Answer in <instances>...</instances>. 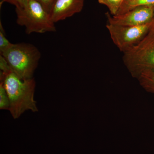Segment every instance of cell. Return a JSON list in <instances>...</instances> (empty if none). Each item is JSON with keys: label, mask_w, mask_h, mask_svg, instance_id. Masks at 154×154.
I'll return each instance as SVG.
<instances>
[{"label": "cell", "mask_w": 154, "mask_h": 154, "mask_svg": "<svg viewBox=\"0 0 154 154\" xmlns=\"http://www.w3.org/2000/svg\"><path fill=\"white\" fill-rule=\"evenodd\" d=\"M0 81L3 83L8 96L9 110L13 118H19L26 110L38 111L34 99L36 84L34 78L21 80L11 72L7 74H0Z\"/></svg>", "instance_id": "obj_1"}, {"label": "cell", "mask_w": 154, "mask_h": 154, "mask_svg": "<svg viewBox=\"0 0 154 154\" xmlns=\"http://www.w3.org/2000/svg\"><path fill=\"white\" fill-rule=\"evenodd\" d=\"M0 54L8 63L12 71L22 80L33 78L41 57L36 46L24 42L12 44Z\"/></svg>", "instance_id": "obj_2"}, {"label": "cell", "mask_w": 154, "mask_h": 154, "mask_svg": "<svg viewBox=\"0 0 154 154\" xmlns=\"http://www.w3.org/2000/svg\"><path fill=\"white\" fill-rule=\"evenodd\" d=\"M122 59L130 73L136 79L143 72L154 70V29L151 28L139 43L124 53Z\"/></svg>", "instance_id": "obj_3"}, {"label": "cell", "mask_w": 154, "mask_h": 154, "mask_svg": "<svg viewBox=\"0 0 154 154\" xmlns=\"http://www.w3.org/2000/svg\"><path fill=\"white\" fill-rule=\"evenodd\" d=\"M16 12L17 23L25 26L27 34L56 31L54 23L49 14L35 0H29L26 7L23 9L16 8Z\"/></svg>", "instance_id": "obj_4"}, {"label": "cell", "mask_w": 154, "mask_h": 154, "mask_svg": "<svg viewBox=\"0 0 154 154\" xmlns=\"http://www.w3.org/2000/svg\"><path fill=\"white\" fill-rule=\"evenodd\" d=\"M152 22L136 26H122L107 23L110 38L120 51L124 53L135 46L148 33Z\"/></svg>", "instance_id": "obj_5"}, {"label": "cell", "mask_w": 154, "mask_h": 154, "mask_svg": "<svg viewBox=\"0 0 154 154\" xmlns=\"http://www.w3.org/2000/svg\"><path fill=\"white\" fill-rule=\"evenodd\" d=\"M106 15L109 24L122 26H140L152 22L154 5L140 6L121 15L112 16L107 12Z\"/></svg>", "instance_id": "obj_6"}, {"label": "cell", "mask_w": 154, "mask_h": 154, "mask_svg": "<svg viewBox=\"0 0 154 154\" xmlns=\"http://www.w3.org/2000/svg\"><path fill=\"white\" fill-rule=\"evenodd\" d=\"M85 0H55L49 15L54 22L65 20L82 11Z\"/></svg>", "instance_id": "obj_7"}, {"label": "cell", "mask_w": 154, "mask_h": 154, "mask_svg": "<svg viewBox=\"0 0 154 154\" xmlns=\"http://www.w3.org/2000/svg\"><path fill=\"white\" fill-rule=\"evenodd\" d=\"M137 79L140 85L146 91L154 93V70L143 72Z\"/></svg>", "instance_id": "obj_8"}, {"label": "cell", "mask_w": 154, "mask_h": 154, "mask_svg": "<svg viewBox=\"0 0 154 154\" xmlns=\"http://www.w3.org/2000/svg\"><path fill=\"white\" fill-rule=\"evenodd\" d=\"M152 5H154V0H125L117 15L125 14L140 6Z\"/></svg>", "instance_id": "obj_9"}, {"label": "cell", "mask_w": 154, "mask_h": 154, "mask_svg": "<svg viewBox=\"0 0 154 154\" xmlns=\"http://www.w3.org/2000/svg\"><path fill=\"white\" fill-rule=\"evenodd\" d=\"M125 1V0H98V2L99 4L107 7L112 16H116L118 14Z\"/></svg>", "instance_id": "obj_10"}, {"label": "cell", "mask_w": 154, "mask_h": 154, "mask_svg": "<svg viewBox=\"0 0 154 154\" xmlns=\"http://www.w3.org/2000/svg\"><path fill=\"white\" fill-rule=\"evenodd\" d=\"M10 101L4 85L0 82V109L9 110Z\"/></svg>", "instance_id": "obj_11"}, {"label": "cell", "mask_w": 154, "mask_h": 154, "mask_svg": "<svg viewBox=\"0 0 154 154\" xmlns=\"http://www.w3.org/2000/svg\"><path fill=\"white\" fill-rule=\"evenodd\" d=\"M5 31L2 25L0 22V54L5 51L11 47L13 43H11L6 38Z\"/></svg>", "instance_id": "obj_12"}, {"label": "cell", "mask_w": 154, "mask_h": 154, "mask_svg": "<svg viewBox=\"0 0 154 154\" xmlns=\"http://www.w3.org/2000/svg\"><path fill=\"white\" fill-rule=\"evenodd\" d=\"M0 74H7L11 72H13L8 63L5 58L1 54H0Z\"/></svg>", "instance_id": "obj_13"}, {"label": "cell", "mask_w": 154, "mask_h": 154, "mask_svg": "<svg viewBox=\"0 0 154 154\" xmlns=\"http://www.w3.org/2000/svg\"><path fill=\"white\" fill-rule=\"evenodd\" d=\"M42 6L45 11L49 14L55 0H35Z\"/></svg>", "instance_id": "obj_14"}, {"label": "cell", "mask_w": 154, "mask_h": 154, "mask_svg": "<svg viewBox=\"0 0 154 154\" xmlns=\"http://www.w3.org/2000/svg\"><path fill=\"white\" fill-rule=\"evenodd\" d=\"M29 0H17L18 7L16 8L23 9L27 6Z\"/></svg>", "instance_id": "obj_15"}, {"label": "cell", "mask_w": 154, "mask_h": 154, "mask_svg": "<svg viewBox=\"0 0 154 154\" xmlns=\"http://www.w3.org/2000/svg\"><path fill=\"white\" fill-rule=\"evenodd\" d=\"M6 2L14 5L16 6V8L18 7V4L17 2V0H2V2Z\"/></svg>", "instance_id": "obj_16"}]
</instances>
